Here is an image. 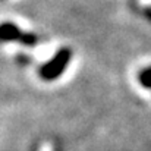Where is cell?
<instances>
[{
	"label": "cell",
	"instance_id": "cell-4",
	"mask_svg": "<svg viewBox=\"0 0 151 151\" xmlns=\"http://www.w3.org/2000/svg\"><path fill=\"white\" fill-rule=\"evenodd\" d=\"M37 41L38 40H37V35L35 34H32V32H24V37H22V40L19 43H22L27 47H34L37 44Z\"/></svg>",
	"mask_w": 151,
	"mask_h": 151
},
{
	"label": "cell",
	"instance_id": "cell-1",
	"mask_svg": "<svg viewBox=\"0 0 151 151\" xmlns=\"http://www.w3.org/2000/svg\"><path fill=\"white\" fill-rule=\"evenodd\" d=\"M70 59H72V51L69 49H66V47L60 49L51 57V60H49L46 65L41 66V69H40L41 78L46 79V81H53V79L59 78L65 72L66 66L70 62Z\"/></svg>",
	"mask_w": 151,
	"mask_h": 151
},
{
	"label": "cell",
	"instance_id": "cell-2",
	"mask_svg": "<svg viewBox=\"0 0 151 151\" xmlns=\"http://www.w3.org/2000/svg\"><path fill=\"white\" fill-rule=\"evenodd\" d=\"M0 37L3 41H21L24 31H21L19 27L12 22H3L0 28Z\"/></svg>",
	"mask_w": 151,
	"mask_h": 151
},
{
	"label": "cell",
	"instance_id": "cell-3",
	"mask_svg": "<svg viewBox=\"0 0 151 151\" xmlns=\"http://www.w3.org/2000/svg\"><path fill=\"white\" fill-rule=\"evenodd\" d=\"M138 81L144 88H151V68H145L144 70L139 72Z\"/></svg>",
	"mask_w": 151,
	"mask_h": 151
}]
</instances>
